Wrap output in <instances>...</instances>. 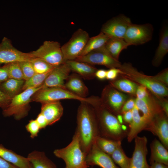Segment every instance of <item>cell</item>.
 <instances>
[{"instance_id": "6da1fadb", "label": "cell", "mask_w": 168, "mask_h": 168, "mask_svg": "<svg viewBox=\"0 0 168 168\" xmlns=\"http://www.w3.org/2000/svg\"><path fill=\"white\" fill-rule=\"evenodd\" d=\"M77 115V133L80 145L86 156L100 136L98 123L94 108L85 102H80Z\"/></svg>"}, {"instance_id": "7a4b0ae2", "label": "cell", "mask_w": 168, "mask_h": 168, "mask_svg": "<svg viewBox=\"0 0 168 168\" xmlns=\"http://www.w3.org/2000/svg\"><path fill=\"white\" fill-rule=\"evenodd\" d=\"M93 107L97 119L100 136L121 141L127 137L129 128L125 124H120L116 115L103 105L100 100Z\"/></svg>"}, {"instance_id": "3957f363", "label": "cell", "mask_w": 168, "mask_h": 168, "mask_svg": "<svg viewBox=\"0 0 168 168\" xmlns=\"http://www.w3.org/2000/svg\"><path fill=\"white\" fill-rule=\"evenodd\" d=\"M121 71L120 75L137 84L143 86L156 97H165L168 95L166 86L156 81L153 76H149L139 72L130 63L122 64L119 68Z\"/></svg>"}, {"instance_id": "277c9868", "label": "cell", "mask_w": 168, "mask_h": 168, "mask_svg": "<svg viewBox=\"0 0 168 168\" xmlns=\"http://www.w3.org/2000/svg\"><path fill=\"white\" fill-rule=\"evenodd\" d=\"M98 97L91 96L86 98L81 97L67 90L58 87L42 88L32 96L31 101L41 104L59 101L61 100L73 99L85 102L93 106L97 101Z\"/></svg>"}, {"instance_id": "5b68a950", "label": "cell", "mask_w": 168, "mask_h": 168, "mask_svg": "<svg viewBox=\"0 0 168 168\" xmlns=\"http://www.w3.org/2000/svg\"><path fill=\"white\" fill-rule=\"evenodd\" d=\"M54 154L64 161L65 168H87L89 166L86 162V156L80 147L76 131L70 143L65 147L55 150Z\"/></svg>"}, {"instance_id": "8992f818", "label": "cell", "mask_w": 168, "mask_h": 168, "mask_svg": "<svg viewBox=\"0 0 168 168\" xmlns=\"http://www.w3.org/2000/svg\"><path fill=\"white\" fill-rule=\"evenodd\" d=\"M42 86L37 88L27 89L13 97L8 105L3 110L4 117L13 116L16 120H19L26 116L30 107V103L32 96L42 88Z\"/></svg>"}, {"instance_id": "52a82bcc", "label": "cell", "mask_w": 168, "mask_h": 168, "mask_svg": "<svg viewBox=\"0 0 168 168\" xmlns=\"http://www.w3.org/2000/svg\"><path fill=\"white\" fill-rule=\"evenodd\" d=\"M30 53L33 58H41L54 67L66 62L60 44L57 41H45L37 49Z\"/></svg>"}, {"instance_id": "ba28073f", "label": "cell", "mask_w": 168, "mask_h": 168, "mask_svg": "<svg viewBox=\"0 0 168 168\" xmlns=\"http://www.w3.org/2000/svg\"><path fill=\"white\" fill-rule=\"evenodd\" d=\"M89 38L88 33L82 29L74 32L69 40L61 46L66 62L75 60L80 56Z\"/></svg>"}, {"instance_id": "9c48e42d", "label": "cell", "mask_w": 168, "mask_h": 168, "mask_svg": "<svg viewBox=\"0 0 168 168\" xmlns=\"http://www.w3.org/2000/svg\"><path fill=\"white\" fill-rule=\"evenodd\" d=\"M153 31V26L150 24L139 25L131 23L124 39L129 46L142 44L151 40Z\"/></svg>"}, {"instance_id": "30bf717a", "label": "cell", "mask_w": 168, "mask_h": 168, "mask_svg": "<svg viewBox=\"0 0 168 168\" xmlns=\"http://www.w3.org/2000/svg\"><path fill=\"white\" fill-rule=\"evenodd\" d=\"M104 46L93 50L84 56H79L75 60L91 65H103L109 69L119 68L122 65L121 63L119 60L113 58Z\"/></svg>"}, {"instance_id": "8fae6325", "label": "cell", "mask_w": 168, "mask_h": 168, "mask_svg": "<svg viewBox=\"0 0 168 168\" xmlns=\"http://www.w3.org/2000/svg\"><path fill=\"white\" fill-rule=\"evenodd\" d=\"M100 98L102 104L117 115L120 114L121 108L128 97L109 84L104 88Z\"/></svg>"}, {"instance_id": "7c38bea8", "label": "cell", "mask_w": 168, "mask_h": 168, "mask_svg": "<svg viewBox=\"0 0 168 168\" xmlns=\"http://www.w3.org/2000/svg\"><path fill=\"white\" fill-rule=\"evenodd\" d=\"M33 58L30 53L19 50L12 45L10 39L4 37L0 43V63L30 61Z\"/></svg>"}, {"instance_id": "4fadbf2b", "label": "cell", "mask_w": 168, "mask_h": 168, "mask_svg": "<svg viewBox=\"0 0 168 168\" xmlns=\"http://www.w3.org/2000/svg\"><path fill=\"white\" fill-rule=\"evenodd\" d=\"M135 106L144 122L146 128L156 116L163 112L158 101L151 94L143 99L135 98Z\"/></svg>"}, {"instance_id": "5bb4252c", "label": "cell", "mask_w": 168, "mask_h": 168, "mask_svg": "<svg viewBox=\"0 0 168 168\" xmlns=\"http://www.w3.org/2000/svg\"><path fill=\"white\" fill-rule=\"evenodd\" d=\"M130 19L121 14L108 21L102 25L101 31L110 38L123 39L131 23Z\"/></svg>"}, {"instance_id": "9a60e30c", "label": "cell", "mask_w": 168, "mask_h": 168, "mask_svg": "<svg viewBox=\"0 0 168 168\" xmlns=\"http://www.w3.org/2000/svg\"><path fill=\"white\" fill-rule=\"evenodd\" d=\"M135 147L129 168H150L147 162V139L145 136L135 138Z\"/></svg>"}, {"instance_id": "2e32d148", "label": "cell", "mask_w": 168, "mask_h": 168, "mask_svg": "<svg viewBox=\"0 0 168 168\" xmlns=\"http://www.w3.org/2000/svg\"><path fill=\"white\" fill-rule=\"evenodd\" d=\"M162 112L156 116L144 130L149 131L157 136L161 142L168 149V119Z\"/></svg>"}, {"instance_id": "e0dca14e", "label": "cell", "mask_w": 168, "mask_h": 168, "mask_svg": "<svg viewBox=\"0 0 168 168\" xmlns=\"http://www.w3.org/2000/svg\"><path fill=\"white\" fill-rule=\"evenodd\" d=\"M71 71L66 63L55 67L45 79L42 88L58 87L66 89L65 81Z\"/></svg>"}, {"instance_id": "ac0fdd59", "label": "cell", "mask_w": 168, "mask_h": 168, "mask_svg": "<svg viewBox=\"0 0 168 168\" xmlns=\"http://www.w3.org/2000/svg\"><path fill=\"white\" fill-rule=\"evenodd\" d=\"M86 160L88 166L97 165L102 168H119L110 156L101 151L95 143L86 156Z\"/></svg>"}, {"instance_id": "d6986e66", "label": "cell", "mask_w": 168, "mask_h": 168, "mask_svg": "<svg viewBox=\"0 0 168 168\" xmlns=\"http://www.w3.org/2000/svg\"><path fill=\"white\" fill-rule=\"evenodd\" d=\"M63 108L59 101L41 104V112L44 116L48 125H51L58 121L62 117Z\"/></svg>"}, {"instance_id": "ffe728a7", "label": "cell", "mask_w": 168, "mask_h": 168, "mask_svg": "<svg viewBox=\"0 0 168 168\" xmlns=\"http://www.w3.org/2000/svg\"><path fill=\"white\" fill-rule=\"evenodd\" d=\"M65 86L66 89L82 98L88 95V88L81 77L76 73L70 75L66 79Z\"/></svg>"}, {"instance_id": "44dd1931", "label": "cell", "mask_w": 168, "mask_h": 168, "mask_svg": "<svg viewBox=\"0 0 168 168\" xmlns=\"http://www.w3.org/2000/svg\"><path fill=\"white\" fill-rule=\"evenodd\" d=\"M72 71L86 79H91L95 77L97 69L92 65L75 60H68L65 63Z\"/></svg>"}, {"instance_id": "7402d4cb", "label": "cell", "mask_w": 168, "mask_h": 168, "mask_svg": "<svg viewBox=\"0 0 168 168\" xmlns=\"http://www.w3.org/2000/svg\"><path fill=\"white\" fill-rule=\"evenodd\" d=\"M0 157L18 168H30L31 165L27 157L18 155L0 144Z\"/></svg>"}, {"instance_id": "603a6c76", "label": "cell", "mask_w": 168, "mask_h": 168, "mask_svg": "<svg viewBox=\"0 0 168 168\" xmlns=\"http://www.w3.org/2000/svg\"><path fill=\"white\" fill-rule=\"evenodd\" d=\"M159 44L156 51L152 64L155 67L160 65L162 60L168 52V28L164 26L161 32Z\"/></svg>"}, {"instance_id": "cb8c5ba5", "label": "cell", "mask_w": 168, "mask_h": 168, "mask_svg": "<svg viewBox=\"0 0 168 168\" xmlns=\"http://www.w3.org/2000/svg\"><path fill=\"white\" fill-rule=\"evenodd\" d=\"M151 163L158 162L168 165V152L164 145L158 140L155 138L150 145Z\"/></svg>"}, {"instance_id": "d4e9b609", "label": "cell", "mask_w": 168, "mask_h": 168, "mask_svg": "<svg viewBox=\"0 0 168 168\" xmlns=\"http://www.w3.org/2000/svg\"><path fill=\"white\" fill-rule=\"evenodd\" d=\"M27 158L33 168H57L43 152L34 151Z\"/></svg>"}, {"instance_id": "484cf974", "label": "cell", "mask_w": 168, "mask_h": 168, "mask_svg": "<svg viewBox=\"0 0 168 168\" xmlns=\"http://www.w3.org/2000/svg\"><path fill=\"white\" fill-rule=\"evenodd\" d=\"M24 80L9 78L0 84V89L7 96L12 98L22 91Z\"/></svg>"}, {"instance_id": "4316f807", "label": "cell", "mask_w": 168, "mask_h": 168, "mask_svg": "<svg viewBox=\"0 0 168 168\" xmlns=\"http://www.w3.org/2000/svg\"><path fill=\"white\" fill-rule=\"evenodd\" d=\"M128 46L123 39L110 38L104 46L113 58L119 60L121 52Z\"/></svg>"}, {"instance_id": "83f0119b", "label": "cell", "mask_w": 168, "mask_h": 168, "mask_svg": "<svg viewBox=\"0 0 168 168\" xmlns=\"http://www.w3.org/2000/svg\"><path fill=\"white\" fill-rule=\"evenodd\" d=\"M110 84L122 92L133 96H135L138 85V84L135 82L124 77L111 81L110 82Z\"/></svg>"}, {"instance_id": "f1b7e54d", "label": "cell", "mask_w": 168, "mask_h": 168, "mask_svg": "<svg viewBox=\"0 0 168 168\" xmlns=\"http://www.w3.org/2000/svg\"><path fill=\"white\" fill-rule=\"evenodd\" d=\"M109 38L102 32L95 36L90 37L80 56H84L93 50L103 47Z\"/></svg>"}, {"instance_id": "f546056e", "label": "cell", "mask_w": 168, "mask_h": 168, "mask_svg": "<svg viewBox=\"0 0 168 168\" xmlns=\"http://www.w3.org/2000/svg\"><path fill=\"white\" fill-rule=\"evenodd\" d=\"M95 143L101 151L110 156L118 147L121 146V141L99 136L96 138Z\"/></svg>"}, {"instance_id": "4dcf8cb0", "label": "cell", "mask_w": 168, "mask_h": 168, "mask_svg": "<svg viewBox=\"0 0 168 168\" xmlns=\"http://www.w3.org/2000/svg\"><path fill=\"white\" fill-rule=\"evenodd\" d=\"M110 156L114 162L120 168H129L131 158L126 155L121 145L118 147Z\"/></svg>"}, {"instance_id": "1f68e13d", "label": "cell", "mask_w": 168, "mask_h": 168, "mask_svg": "<svg viewBox=\"0 0 168 168\" xmlns=\"http://www.w3.org/2000/svg\"><path fill=\"white\" fill-rule=\"evenodd\" d=\"M50 72L43 74L36 73L29 79L25 81L22 89V91L28 88L41 86Z\"/></svg>"}, {"instance_id": "d6a6232c", "label": "cell", "mask_w": 168, "mask_h": 168, "mask_svg": "<svg viewBox=\"0 0 168 168\" xmlns=\"http://www.w3.org/2000/svg\"><path fill=\"white\" fill-rule=\"evenodd\" d=\"M30 61L36 73H48L51 72L55 67L39 58H32Z\"/></svg>"}, {"instance_id": "836d02e7", "label": "cell", "mask_w": 168, "mask_h": 168, "mask_svg": "<svg viewBox=\"0 0 168 168\" xmlns=\"http://www.w3.org/2000/svg\"><path fill=\"white\" fill-rule=\"evenodd\" d=\"M9 78L24 80L23 73L19 62H14L6 64Z\"/></svg>"}, {"instance_id": "e575fe53", "label": "cell", "mask_w": 168, "mask_h": 168, "mask_svg": "<svg viewBox=\"0 0 168 168\" xmlns=\"http://www.w3.org/2000/svg\"><path fill=\"white\" fill-rule=\"evenodd\" d=\"M21 68L24 79L27 80L36 74L33 66L30 61L19 62Z\"/></svg>"}, {"instance_id": "d590c367", "label": "cell", "mask_w": 168, "mask_h": 168, "mask_svg": "<svg viewBox=\"0 0 168 168\" xmlns=\"http://www.w3.org/2000/svg\"><path fill=\"white\" fill-rule=\"evenodd\" d=\"M26 130L30 133V137L34 138L38 136L40 128L35 119H31L25 126Z\"/></svg>"}, {"instance_id": "8d00e7d4", "label": "cell", "mask_w": 168, "mask_h": 168, "mask_svg": "<svg viewBox=\"0 0 168 168\" xmlns=\"http://www.w3.org/2000/svg\"><path fill=\"white\" fill-rule=\"evenodd\" d=\"M156 81L166 86L168 85V69L166 68L156 75L153 76Z\"/></svg>"}, {"instance_id": "74e56055", "label": "cell", "mask_w": 168, "mask_h": 168, "mask_svg": "<svg viewBox=\"0 0 168 168\" xmlns=\"http://www.w3.org/2000/svg\"><path fill=\"white\" fill-rule=\"evenodd\" d=\"M150 92L146 87L138 85L135 94L136 98L139 99H143L147 98L151 94Z\"/></svg>"}, {"instance_id": "f35d334b", "label": "cell", "mask_w": 168, "mask_h": 168, "mask_svg": "<svg viewBox=\"0 0 168 168\" xmlns=\"http://www.w3.org/2000/svg\"><path fill=\"white\" fill-rule=\"evenodd\" d=\"M135 104V99L131 98L128 99L123 105L120 111V114L131 110L134 108Z\"/></svg>"}, {"instance_id": "ab89813d", "label": "cell", "mask_w": 168, "mask_h": 168, "mask_svg": "<svg viewBox=\"0 0 168 168\" xmlns=\"http://www.w3.org/2000/svg\"><path fill=\"white\" fill-rule=\"evenodd\" d=\"M12 98L7 96L0 89V107L3 110L8 105Z\"/></svg>"}, {"instance_id": "60d3db41", "label": "cell", "mask_w": 168, "mask_h": 168, "mask_svg": "<svg viewBox=\"0 0 168 168\" xmlns=\"http://www.w3.org/2000/svg\"><path fill=\"white\" fill-rule=\"evenodd\" d=\"M121 73V71L119 68H113L107 70L106 79L110 81L116 79L118 76Z\"/></svg>"}, {"instance_id": "b9f144b4", "label": "cell", "mask_w": 168, "mask_h": 168, "mask_svg": "<svg viewBox=\"0 0 168 168\" xmlns=\"http://www.w3.org/2000/svg\"><path fill=\"white\" fill-rule=\"evenodd\" d=\"M9 78L7 66L5 64L2 67H0V84L5 81Z\"/></svg>"}, {"instance_id": "7bdbcfd3", "label": "cell", "mask_w": 168, "mask_h": 168, "mask_svg": "<svg viewBox=\"0 0 168 168\" xmlns=\"http://www.w3.org/2000/svg\"><path fill=\"white\" fill-rule=\"evenodd\" d=\"M35 120L39 125L40 129L45 128L48 125L46 119L40 112L38 114Z\"/></svg>"}, {"instance_id": "ee69618b", "label": "cell", "mask_w": 168, "mask_h": 168, "mask_svg": "<svg viewBox=\"0 0 168 168\" xmlns=\"http://www.w3.org/2000/svg\"><path fill=\"white\" fill-rule=\"evenodd\" d=\"M163 112L168 116V101L164 97H156Z\"/></svg>"}, {"instance_id": "f6af8a7d", "label": "cell", "mask_w": 168, "mask_h": 168, "mask_svg": "<svg viewBox=\"0 0 168 168\" xmlns=\"http://www.w3.org/2000/svg\"><path fill=\"white\" fill-rule=\"evenodd\" d=\"M121 114L122 115L124 121L128 124H130L133 117L132 110L126 112Z\"/></svg>"}, {"instance_id": "bcb514c9", "label": "cell", "mask_w": 168, "mask_h": 168, "mask_svg": "<svg viewBox=\"0 0 168 168\" xmlns=\"http://www.w3.org/2000/svg\"><path fill=\"white\" fill-rule=\"evenodd\" d=\"M107 70L104 69H97L96 71L95 76L100 80H104L106 79Z\"/></svg>"}, {"instance_id": "7dc6e473", "label": "cell", "mask_w": 168, "mask_h": 168, "mask_svg": "<svg viewBox=\"0 0 168 168\" xmlns=\"http://www.w3.org/2000/svg\"><path fill=\"white\" fill-rule=\"evenodd\" d=\"M0 168H18L0 157Z\"/></svg>"}, {"instance_id": "c3c4849f", "label": "cell", "mask_w": 168, "mask_h": 168, "mask_svg": "<svg viewBox=\"0 0 168 168\" xmlns=\"http://www.w3.org/2000/svg\"><path fill=\"white\" fill-rule=\"evenodd\" d=\"M151 164L150 168H168V166L161 163L153 162Z\"/></svg>"}, {"instance_id": "681fc988", "label": "cell", "mask_w": 168, "mask_h": 168, "mask_svg": "<svg viewBox=\"0 0 168 168\" xmlns=\"http://www.w3.org/2000/svg\"><path fill=\"white\" fill-rule=\"evenodd\" d=\"M117 119L119 122L121 124H123L124 120L122 114H119L116 115Z\"/></svg>"}, {"instance_id": "f907efd6", "label": "cell", "mask_w": 168, "mask_h": 168, "mask_svg": "<svg viewBox=\"0 0 168 168\" xmlns=\"http://www.w3.org/2000/svg\"><path fill=\"white\" fill-rule=\"evenodd\" d=\"M30 168H33V167H32L31 165V166H30Z\"/></svg>"}, {"instance_id": "816d5d0a", "label": "cell", "mask_w": 168, "mask_h": 168, "mask_svg": "<svg viewBox=\"0 0 168 168\" xmlns=\"http://www.w3.org/2000/svg\"></svg>"}]
</instances>
